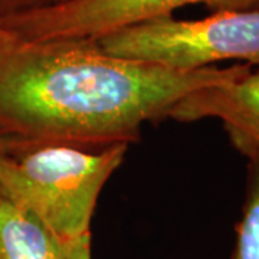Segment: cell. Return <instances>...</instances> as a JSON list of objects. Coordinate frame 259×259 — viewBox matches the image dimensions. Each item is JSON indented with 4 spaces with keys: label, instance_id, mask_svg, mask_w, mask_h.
I'll use <instances>...</instances> for the list:
<instances>
[{
    "label": "cell",
    "instance_id": "cell-7",
    "mask_svg": "<svg viewBox=\"0 0 259 259\" xmlns=\"http://www.w3.org/2000/svg\"><path fill=\"white\" fill-rule=\"evenodd\" d=\"M246 158L245 200L231 259H259V153H249Z\"/></svg>",
    "mask_w": 259,
    "mask_h": 259
},
{
    "label": "cell",
    "instance_id": "cell-1",
    "mask_svg": "<svg viewBox=\"0 0 259 259\" xmlns=\"http://www.w3.org/2000/svg\"><path fill=\"white\" fill-rule=\"evenodd\" d=\"M250 65L175 69L112 55L94 39H0V140L8 154L59 146H130L187 95Z\"/></svg>",
    "mask_w": 259,
    "mask_h": 259
},
{
    "label": "cell",
    "instance_id": "cell-9",
    "mask_svg": "<svg viewBox=\"0 0 259 259\" xmlns=\"http://www.w3.org/2000/svg\"><path fill=\"white\" fill-rule=\"evenodd\" d=\"M64 259H93L91 255V233L79 239L62 245Z\"/></svg>",
    "mask_w": 259,
    "mask_h": 259
},
{
    "label": "cell",
    "instance_id": "cell-6",
    "mask_svg": "<svg viewBox=\"0 0 259 259\" xmlns=\"http://www.w3.org/2000/svg\"><path fill=\"white\" fill-rule=\"evenodd\" d=\"M0 259H64L62 243L0 190Z\"/></svg>",
    "mask_w": 259,
    "mask_h": 259
},
{
    "label": "cell",
    "instance_id": "cell-4",
    "mask_svg": "<svg viewBox=\"0 0 259 259\" xmlns=\"http://www.w3.org/2000/svg\"><path fill=\"white\" fill-rule=\"evenodd\" d=\"M204 5L212 12L259 10V0H68L51 8L0 18L12 36L23 40L100 39L121 29Z\"/></svg>",
    "mask_w": 259,
    "mask_h": 259
},
{
    "label": "cell",
    "instance_id": "cell-5",
    "mask_svg": "<svg viewBox=\"0 0 259 259\" xmlns=\"http://www.w3.org/2000/svg\"><path fill=\"white\" fill-rule=\"evenodd\" d=\"M167 118L179 122L216 118L222 121L233 146L243 156L259 153V68L228 82L187 95Z\"/></svg>",
    "mask_w": 259,
    "mask_h": 259
},
{
    "label": "cell",
    "instance_id": "cell-2",
    "mask_svg": "<svg viewBox=\"0 0 259 259\" xmlns=\"http://www.w3.org/2000/svg\"><path fill=\"white\" fill-rule=\"evenodd\" d=\"M128 148L47 146L15 151L0 161V190L64 245L91 233L102 189Z\"/></svg>",
    "mask_w": 259,
    "mask_h": 259
},
{
    "label": "cell",
    "instance_id": "cell-3",
    "mask_svg": "<svg viewBox=\"0 0 259 259\" xmlns=\"http://www.w3.org/2000/svg\"><path fill=\"white\" fill-rule=\"evenodd\" d=\"M97 42L112 55L175 69H202L223 61L259 66V10L213 12L202 19H156Z\"/></svg>",
    "mask_w": 259,
    "mask_h": 259
},
{
    "label": "cell",
    "instance_id": "cell-11",
    "mask_svg": "<svg viewBox=\"0 0 259 259\" xmlns=\"http://www.w3.org/2000/svg\"><path fill=\"white\" fill-rule=\"evenodd\" d=\"M3 36H5V29L2 28V25H0V39Z\"/></svg>",
    "mask_w": 259,
    "mask_h": 259
},
{
    "label": "cell",
    "instance_id": "cell-10",
    "mask_svg": "<svg viewBox=\"0 0 259 259\" xmlns=\"http://www.w3.org/2000/svg\"><path fill=\"white\" fill-rule=\"evenodd\" d=\"M8 156H9V154H8V147H6V144L0 140V161H3Z\"/></svg>",
    "mask_w": 259,
    "mask_h": 259
},
{
    "label": "cell",
    "instance_id": "cell-8",
    "mask_svg": "<svg viewBox=\"0 0 259 259\" xmlns=\"http://www.w3.org/2000/svg\"><path fill=\"white\" fill-rule=\"evenodd\" d=\"M65 2L68 0H0V18L30 12V10L51 8Z\"/></svg>",
    "mask_w": 259,
    "mask_h": 259
}]
</instances>
